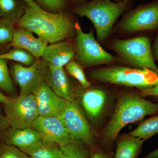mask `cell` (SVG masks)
<instances>
[{"instance_id":"d6a6232c","label":"cell","mask_w":158,"mask_h":158,"mask_svg":"<svg viewBox=\"0 0 158 158\" xmlns=\"http://www.w3.org/2000/svg\"><path fill=\"white\" fill-rule=\"evenodd\" d=\"M142 158H158V148Z\"/></svg>"},{"instance_id":"74e56055","label":"cell","mask_w":158,"mask_h":158,"mask_svg":"<svg viewBox=\"0 0 158 158\" xmlns=\"http://www.w3.org/2000/svg\"><path fill=\"white\" fill-rule=\"evenodd\" d=\"M124 1H131V0H123Z\"/></svg>"},{"instance_id":"277c9868","label":"cell","mask_w":158,"mask_h":158,"mask_svg":"<svg viewBox=\"0 0 158 158\" xmlns=\"http://www.w3.org/2000/svg\"><path fill=\"white\" fill-rule=\"evenodd\" d=\"M99 82L135 87L140 90L158 85V74L148 68H132L120 66L98 68L90 73Z\"/></svg>"},{"instance_id":"ffe728a7","label":"cell","mask_w":158,"mask_h":158,"mask_svg":"<svg viewBox=\"0 0 158 158\" xmlns=\"http://www.w3.org/2000/svg\"><path fill=\"white\" fill-rule=\"evenodd\" d=\"M24 11L15 0H0V16L2 18L17 23Z\"/></svg>"},{"instance_id":"4dcf8cb0","label":"cell","mask_w":158,"mask_h":158,"mask_svg":"<svg viewBox=\"0 0 158 158\" xmlns=\"http://www.w3.org/2000/svg\"><path fill=\"white\" fill-rule=\"evenodd\" d=\"M9 127V123L6 119V116L0 114V138L5 131Z\"/></svg>"},{"instance_id":"5bb4252c","label":"cell","mask_w":158,"mask_h":158,"mask_svg":"<svg viewBox=\"0 0 158 158\" xmlns=\"http://www.w3.org/2000/svg\"><path fill=\"white\" fill-rule=\"evenodd\" d=\"M48 42L45 40L34 36L33 33L27 29L19 27L15 29L10 45L27 51L35 58L42 57Z\"/></svg>"},{"instance_id":"52a82bcc","label":"cell","mask_w":158,"mask_h":158,"mask_svg":"<svg viewBox=\"0 0 158 158\" xmlns=\"http://www.w3.org/2000/svg\"><path fill=\"white\" fill-rule=\"evenodd\" d=\"M59 118L75 141L81 142L90 149L98 146L96 136L76 101L66 102Z\"/></svg>"},{"instance_id":"484cf974","label":"cell","mask_w":158,"mask_h":158,"mask_svg":"<svg viewBox=\"0 0 158 158\" xmlns=\"http://www.w3.org/2000/svg\"><path fill=\"white\" fill-rule=\"evenodd\" d=\"M65 69L72 76L75 78L81 85L83 88H89L90 84L88 81L81 66L73 60L65 65Z\"/></svg>"},{"instance_id":"7c38bea8","label":"cell","mask_w":158,"mask_h":158,"mask_svg":"<svg viewBox=\"0 0 158 158\" xmlns=\"http://www.w3.org/2000/svg\"><path fill=\"white\" fill-rule=\"evenodd\" d=\"M36 98L39 116L60 118L66 100L54 93L45 81L33 94Z\"/></svg>"},{"instance_id":"7402d4cb","label":"cell","mask_w":158,"mask_h":158,"mask_svg":"<svg viewBox=\"0 0 158 158\" xmlns=\"http://www.w3.org/2000/svg\"><path fill=\"white\" fill-rule=\"evenodd\" d=\"M62 151L61 158H88L91 150L81 142L76 141L60 147Z\"/></svg>"},{"instance_id":"e0dca14e","label":"cell","mask_w":158,"mask_h":158,"mask_svg":"<svg viewBox=\"0 0 158 158\" xmlns=\"http://www.w3.org/2000/svg\"><path fill=\"white\" fill-rule=\"evenodd\" d=\"M106 98L104 91L99 89L88 90L82 94V106L90 120L96 121L101 116L106 106Z\"/></svg>"},{"instance_id":"ac0fdd59","label":"cell","mask_w":158,"mask_h":158,"mask_svg":"<svg viewBox=\"0 0 158 158\" xmlns=\"http://www.w3.org/2000/svg\"><path fill=\"white\" fill-rule=\"evenodd\" d=\"M146 140L129 134L116 138L114 158H138Z\"/></svg>"},{"instance_id":"836d02e7","label":"cell","mask_w":158,"mask_h":158,"mask_svg":"<svg viewBox=\"0 0 158 158\" xmlns=\"http://www.w3.org/2000/svg\"><path fill=\"white\" fill-rule=\"evenodd\" d=\"M10 97L6 96L0 92V102L3 104H5L9 101Z\"/></svg>"},{"instance_id":"d6986e66","label":"cell","mask_w":158,"mask_h":158,"mask_svg":"<svg viewBox=\"0 0 158 158\" xmlns=\"http://www.w3.org/2000/svg\"><path fill=\"white\" fill-rule=\"evenodd\" d=\"M32 158H61L60 147L46 143L43 141L32 147L21 150Z\"/></svg>"},{"instance_id":"9a60e30c","label":"cell","mask_w":158,"mask_h":158,"mask_svg":"<svg viewBox=\"0 0 158 158\" xmlns=\"http://www.w3.org/2000/svg\"><path fill=\"white\" fill-rule=\"evenodd\" d=\"M45 81L58 96L67 101H75L73 91L63 67L48 65Z\"/></svg>"},{"instance_id":"30bf717a","label":"cell","mask_w":158,"mask_h":158,"mask_svg":"<svg viewBox=\"0 0 158 158\" xmlns=\"http://www.w3.org/2000/svg\"><path fill=\"white\" fill-rule=\"evenodd\" d=\"M48 65L43 60H36L30 66L15 63L11 68V76L19 86L20 95L33 94L45 81Z\"/></svg>"},{"instance_id":"603a6c76","label":"cell","mask_w":158,"mask_h":158,"mask_svg":"<svg viewBox=\"0 0 158 158\" xmlns=\"http://www.w3.org/2000/svg\"><path fill=\"white\" fill-rule=\"evenodd\" d=\"M0 58L11 60L26 66H30L35 62V57L27 51L19 48H13L6 53L1 54Z\"/></svg>"},{"instance_id":"f546056e","label":"cell","mask_w":158,"mask_h":158,"mask_svg":"<svg viewBox=\"0 0 158 158\" xmlns=\"http://www.w3.org/2000/svg\"><path fill=\"white\" fill-rule=\"evenodd\" d=\"M141 90V94L144 96H154L158 97V85L155 87Z\"/></svg>"},{"instance_id":"ba28073f","label":"cell","mask_w":158,"mask_h":158,"mask_svg":"<svg viewBox=\"0 0 158 158\" xmlns=\"http://www.w3.org/2000/svg\"><path fill=\"white\" fill-rule=\"evenodd\" d=\"M5 116L12 128L31 127L39 116L37 101L33 94L10 97L4 104Z\"/></svg>"},{"instance_id":"cb8c5ba5","label":"cell","mask_w":158,"mask_h":158,"mask_svg":"<svg viewBox=\"0 0 158 158\" xmlns=\"http://www.w3.org/2000/svg\"><path fill=\"white\" fill-rule=\"evenodd\" d=\"M0 89L15 97L16 90L8 67V60L0 58Z\"/></svg>"},{"instance_id":"2e32d148","label":"cell","mask_w":158,"mask_h":158,"mask_svg":"<svg viewBox=\"0 0 158 158\" xmlns=\"http://www.w3.org/2000/svg\"><path fill=\"white\" fill-rule=\"evenodd\" d=\"M1 140L20 150L32 147L43 141L39 133L32 128L16 129L10 127L3 133Z\"/></svg>"},{"instance_id":"7a4b0ae2","label":"cell","mask_w":158,"mask_h":158,"mask_svg":"<svg viewBox=\"0 0 158 158\" xmlns=\"http://www.w3.org/2000/svg\"><path fill=\"white\" fill-rule=\"evenodd\" d=\"M157 113L158 103L148 101L137 94L122 96L118 98L113 117L103 132V144L110 146L126 126Z\"/></svg>"},{"instance_id":"8fae6325","label":"cell","mask_w":158,"mask_h":158,"mask_svg":"<svg viewBox=\"0 0 158 158\" xmlns=\"http://www.w3.org/2000/svg\"><path fill=\"white\" fill-rule=\"evenodd\" d=\"M31 127L48 144L61 147L77 141L69 132L62 120L55 116H39Z\"/></svg>"},{"instance_id":"e575fe53","label":"cell","mask_w":158,"mask_h":158,"mask_svg":"<svg viewBox=\"0 0 158 158\" xmlns=\"http://www.w3.org/2000/svg\"><path fill=\"white\" fill-rule=\"evenodd\" d=\"M25 2L27 4L28 6H33L36 2L35 0H24Z\"/></svg>"},{"instance_id":"1f68e13d","label":"cell","mask_w":158,"mask_h":158,"mask_svg":"<svg viewBox=\"0 0 158 158\" xmlns=\"http://www.w3.org/2000/svg\"><path fill=\"white\" fill-rule=\"evenodd\" d=\"M152 51L155 60L158 61V34L156 36L153 44Z\"/></svg>"},{"instance_id":"f1b7e54d","label":"cell","mask_w":158,"mask_h":158,"mask_svg":"<svg viewBox=\"0 0 158 158\" xmlns=\"http://www.w3.org/2000/svg\"><path fill=\"white\" fill-rule=\"evenodd\" d=\"M88 158H114V153L102 148L99 146L92 148Z\"/></svg>"},{"instance_id":"5b68a950","label":"cell","mask_w":158,"mask_h":158,"mask_svg":"<svg viewBox=\"0 0 158 158\" xmlns=\"http://www.w3.org/2000/svg\"><path fill=\"white\" fill-rule=\"evenodd\" d=\"M111 47L123 59L138 68H148L158 74V67L153 55L151 41L146 36L117 39Z\"/></svg>"},{"instance_id":"8d00e7d4","label":"cell","mask_w":158,"mask_h":158,"mask_svg":"<svg viewBox=\"0 0 158 158\" xmlns=\"http://www.w3.org/2000/svg\"><path fill=\"white\" fill-rule=\"evenodd\" d=\"M116 2H121L123 0H114Z\"/></svg>"},{"instance_id":"4fadbf2b","label":"cell","mask_w":158,"mask_h":158,"mask_svg":"<svg viewBox=\"0 0 158 158\" xmlns=\"http://www.w3.org/2000/svg\"><path fill=\"white\" fill-rule=\"evenodd\" d=\"M76 56V47L69 41H59L48 45L42 56V60L48 65L63 67L72 61Z\"/></svg>"},{"instance_id":"44dd1931","label":"cell","mask_w":158,"mask_h":158,"mask_svg":"<svg viewBox=\"0 0 158 158\" xmlns=\"http://www.w3.org/2000/svg\"><path fill=\"white\" fill-rule=\"evenodd\" d=\"M157 134L158 115L142 122L129 135L147 140Z\"/></svg>"},{"instance_id":"8992f818","label":"cell","mask_w":158,"mask_h":158,"mask_svg":"<svg viewBox=\"0 0 158 158\" xmlns=\"http://www.w3.org/2000/svg\"><path fill=\"white\" fill-rule=\"evenodd\" d=\"M76 59L81 67L110 64L116 61V57L105 51L97 41L93 32L84 33L79 25L75 26Z\"/></svg>"},{"instance_id":"83f0119b","label":"cell","mask_w":158,"mask_h":158,"mask_svg":"<svg viewBox=\"0 0 158 158\" xmlns=\"http://www.w3.org/2000/svg\"><path fill=\"white\" fill-rule=\"evenodd\" d=\"M44 7L54 13L62 12L65 7L66 0H38Z\"/></svg>"},{"instance_id":"6da1fadb","label":"cell","mask_w":158,"mask_h":158,"mask_svg":"<svg viewBox=\"0 0 158 158\" xmlns=\"http://www.w3.org/2000/svg\"><path fill=\"white\" fill-rule=\"evenodd\" d=\"M17 23L19 27L31 31L48 43L65 40L75 33L76 26L70 15L45 11L37 3L28 6Z\"/></svg>"},{"instance_id":"4316f807","label":"cell","mask_w":158,"mask_h":158,"mask_svg":"<svg viewBox=\"0 0 158 158\" xmlns=\"http://www.w3.org/2000/svg\"><path fill=\"white\" fill-rule=\"evenodd\" d=\"M0 158H32L19 148L0 141Z\"/></svg>"},{"instance_id":"d4e9b609","label":"cell","mask_w":158,"mask_h":158,"mask_svg":"<svg viewBox=\"0 0 158 158\" xmlns=\"http://www.w3.org/2000/svg\"><path fill=\"white\" fill-rule=\"evenodd\" d=\"M14 23L5 19H0V46L11 43L15 29Z\"/></svg>"},{"instance_id":"d590c367","label":"cell","mask_w":158,"mask_h":158,"mask_svg":"<svg viewBox=\"0 0 158 158\" xmlns=\"http://www.w3.org/2000/svg\"><path fill=\"white\" fill-rule=\"evenodd\" d=\"M69 1H70L72 4H75V3L79 2H81L83 0H69Z\"/></svg>"},{"instance_id":"9c48e42d","label":"cell","mask_w":158,"mask_h":158,"mask_svg":"<svg viewBox=\"0 0 158 158\" xmlns=\"http://www.w3.org/2000/svg\"><path fill=\"white\" fill-rule=\"evenodd\" d=\"M126 13L119 24L123 33L158 31V0L141 4Z\"/></svg>"},{"instance_id":"3957f363","label":"cell","mask_w":158,"mask_h":158,"mask_svg":"<svg viewBox=\"0 0 158 158\" xmlns=\"http://www.w3.org/2000/svg\"><path fill=\"white\" fill-rule=\"evenodd\" d=\"M132 7L131 1L114 2L112 0H92L79 4L73 12L90 19L100 41L106 39L118 18Z\"/></svg>"}]
</instances>
